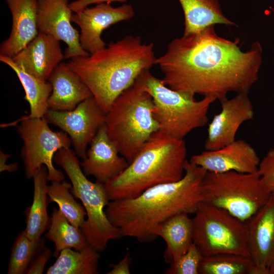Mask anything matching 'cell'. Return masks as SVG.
<instances>
[{"mask_svg": "<svg viewBox=\"0 0 274 274\" xmlns=\"http://www.w3.org/2000/svg\"><path fill=\"white\" fill-rule=\"evenodd\" d=\"M155 60L153 43H143L139 36H127L88 56L71 58L67 63L107 113L115 99Z\"/></svg>", "mask_w": 274, "mask_h": 274, "instance_id": "3", "label": "cell"}, {"mask_svg": "<svg viewBox=\"0 0 274 274\" xmlns=\"http://www.w3.org/2000/svg\"><path fill=\"white\" fill-rule=\"evenodd\" d=\"M12 17L9 37L1 44L0 55L12 58L35 38L38 29V0H5Z\"/></svg>", "mask_w": 274, "mask_h": 274, "instance_id": "19", "label": "cell"}, {"mask_svg": "<svg viewBox=\"0 0 274 274\" xmlns=\"http://www.w3.org/2000/svg\"><path fill=\"white\" fill-rule=\"evenodd\" d=\"M252 274H274V197L247 222Z\"/></svg>", "mask_w": 274, "mask_h": 274, "instance_id": "15", "label": "cell"}, {"mask_svg": "<svg viewBox=\"0 0 274 274\" xmlns=\"http://www.w3.org/2000/svg\"><path fill=\"white\" fill-rule=\"evenodd\" d=\"M238 41L220 37L211 25L174 39L155 64L171 89L220 101L230 92L248 93L258 79L261 44L254 42L244 52Z\"/></svg>", "mask_w": 274, "mask_h": 274, "instance_id": "1", "label": "cell"}, {"mask_svg": "<svg viewBox=\"0 0 274 274\" xmlns=\"http://www.w3.org/2000/svg\"><path fill=\"white\" fill-rule=\"evenodd\" d=\"M99 252L88 246L81 250H62L47 274H97Z\"/></svg>", "mask_w": 274, "mask_h": 274, "instance_id": "26", "label": "cell"}, {"mask_svg": "<svg viewBox=\"0 0 274 274\" xmlns=\"http://www.w3.org/2000/svg\"><path fill=\"white\" fill-rule=\"evenodd\" d=\"M134 15V9L130 5L113 7L109 3H103L74 13L72 22L80 27L81 45L90 54L106 47L101 37L103 30L111 25L128 20Z\"/></svg>", "mask_w": 274, "mask_h": 274, "instance_id": "13", "label": "cell"}, {"mask_svg": "<svg viewBox=\"0 0 274 274\" xmlns=\"http://www.w3.org/2000/svg\"><path fill=\"white\" fill-rule=\"evenodd\" d=\"M32 179L33 201L27 214L24 231L30 239L38 240L42 238L43 233L48 228L51 220L47 211L49 200L47 194L48 170L46 166H42Z\"/></svg>", "mask_w": 274, "mask_h": 274, "instance_id": "23", "label": "cell"}, {"mask_svg": "<svg viewBox=\"0 0 274 274\" xmlns=\"http://www.w3.org/2000/svg\"><path fill=\"white\" fill-rule=\"evenodd\" d=\"M207 171L187 160L179 180L150 187L138 196L112 200L105 210L121 236L149 242L160 224L180 213L194 214L202 201V186Z\"/></svg>", "mask_w": 274, "mask_h": 274, "instance_id": "2", "label": "cell"}, {"mask_svg": "<svg viewBox=\"0 0 274 274\" xmlns=\"http://www.w3.org/2000/svg\"><path fill=\"white\" fill-rule=\"evenodd\" d=\"M253 267L250 257L220 253L203 257L199 274H252Z\"/></svg>", "mask_w": 274, "mask_h": 274, "instance_id": "27", "label": "cell"}, {"mask_svg": "<svg viewBox=\"0 0 274 274\" xmlns=\"http://www.w3.org/2000/svg\"><path fill=\"white\" fill-rule=\"evenodd\" d=\"M273 15H274V5H273Z\"/></svg>", "mask_w": 274, "mask_h": 274, "instance_id": "36", "label": "cell"}, {"mask_svg": "<svg viewBox=\"0 0 274 274\" xmlns=\"http://www.w3.org/2000/svg\"><path fill=\"white\" fill-rule=\"evenodd\" d=\"M271 195L262 184L258 172H207L202 186V201L222 208L246 222Z\"/></svg>", "mask_w": 274, "mask_h": 274, "instance_id": "8", "label": "cell"}, {"mask_svg": "<svg viewBox=\"0 0 274 274\" xmlns=\"http://www.w3.org/2000/svg\"><path fill=\"white\" fill-rule=\"evenodd\" d=\"M51 250L44 246L32 260L25 273L27 274L43 273L46 264L51 257Z\"/></svg>", "mask_w": 274, "mask_h": 274, "instance_id": "32", "label": "cell"}, {"mask_svg": "<svg viewBox=\"0 0 274 274\" xmlns=\"http://www.w3.org/2000/svg\"><path fill=\"white\" fill-rule=\"evenodd\" d=\"M77 156L70 148H62L55 154L53 161L63 169L71 182V191L82 202L87 218L81 229L88 244L99 252L106 249L109 241L121 235L104 210L110 202L105 184L87 179Z\"/></svg>", "mask_w": 274, "mask_h": 274, "instance_id": "7", "label": "cell"}, {"mask_svg": "<svg viewBox=\"0 0 274 274\" xmlns=\"http://www.w3.org/2000/svg\"><path fill=\"white\" fill-rule=\"evenodd\" d=\"M72 185L63 181L52 182L48 185L47 194L49 202L56 203L59 209L68 221L77 228H81L87 216L84 207L78 202L71 193Z\"/></svg>", "mask_w": 274, "mask_h": 274, "instance_id": "28", "label": "cell"}, {"mask_svg": "<svg viewBox=\"0 0 274 274\" xmlns=\"http://www.w3.org/2000/svg\"><path fill=\"white\" fill-rule=\"evenodd\" d=\"M106 113L91 96L73 110L57 111L48 109L44 116L48 122L67 134L77 155L84 159L87 147L99 128L105 124Z\"/></svg>", "mask_w": 274, "mask_h": 274, "instance_id": "11", "label": "cell"}, {"mask_svg": "<svg viewBox=\"0 0 274 274\" xmlns=\"http://www.w3.org/2000/svg\"><path fill=\"white\" fill-rule=\"evenodd\" d=\"M48 81L52 89L48 101L50 110L71 111L92 96L86 84L67 63H60L53 71Z\"/></svg>", "mask_w": 274, "mask_h": 274, "instance_id": "20", "label": "cell"}, {"mask_svg": "<svg viewBox=\"0 0 274 274\" xmlns=\"http://www.w3.org/2000/svg\"><path fill=\"white\" fill-rule=\"evenodd\" d=\"M86 157L80 162L86 176H92L96 181L105 184L121 174L129 163L109 138L105 124L98 130L90 144Z\"/></svg>", "mask_w": 274, "mask_h": 274, "instance_id": "17", "label": "cell"}, {"mask_svg": "<svg viewBox=\"0 0 274 274\" xmlns=\"http://www.w3.org/2000/svg\"><path fill=\"white\" fill-rule=\"evenodd\" d=\"M187 152L184 139L153 133L127 167L105 184L109 200L134 198L154 186L180 180Z\"/></svg>", "mask_w": 274, "mask_h": 274, "instance_id": "4", "label": "cell"}, {"mask_svg": "<svg viewBox=\"0 0 274 274\" xmlns=\"http://www.w3.org/2000/svg\"><path fill=\"white\" fill-rule=\"evenodd\" d=\"M221 110L209 124L206 150L221 148L235 141L240 126L254 117L253 106L248 93L235 94L220 101Z\"/></svg>", "mask_w": 274, "mask_h": 274, "instance_id": "14", "label": "cell"}, {"mask_svg": "<svg viewBox=\"0 0 274 274\" xmlns=\"http://www.w3.org/2000/svg\"><path fill=\"white\" fill-rule=\"evenodd\" d=\"M50 218L45 236L54 244V256L65 249L81 250L90 246L82 229L72 224L59 209L53 208Z\"/></svg>", "mask_w": 274, "mask_h": 274, "instance_id": "25", "label": "cell"}, {"mask_svg": "<svg viewBox=\"0 0 274 274\" xmlns=\"http://www.w3.org/2000/svg\"><path fill=\"white\" fill-rule=\"evenodd\" d=\"M154 233L166 244L164 255L166 262L175 263L193 244L192 219L187 213L177 214L158 225Z\"/></svg>", "mask_w": 274, "mask_h": 274, "instance_id": "21", "label": "cell"}, {"mask_svg": "<svg viewBox=\"0 0 274 274\" xmlns=\"http://www.w3.org/2000/svg\"><path fill=\"white\" fill-rule=\"evenodd\" d=\"M148 92L154 104V117L159 131L184 139L193 130L209 121L208 112L216 100L212 97L196 100L192 93L173 90L150 72L143 71L135 80Z\"/></svg>", "mask_w": 274, "mask_h": 274, "instance_id": "6", "label": "cell"}, {"mask_svg": "<svg viewBox=\"0 0 274 274\" xmlns=\"http://www.w3.org/2000/svg\"><path fill=\"white\" fill-rule=\"evenodd\" d=\"M45 246L44 239H30L24 230L17 236L10 255L8 273H25L32 260Z\"/></svg>", "mask_w": 274, "mask_h": 274, "instance_id": "29", "label": "cell"}, {"mask_svg": "<svg viewBox=\"0 0 274 274\" xmlns=\"http://www.w3.org/2000/svg\"><path fill=\"white\" fill-rule=\"evenodd\" d=\"M131 259L129 252H127L123 258L116 264H111V270L108 274H129Z\"/></svg>", "mask_w": 274, "mask_h": 274, "instance_id": "33", "label": "cell"}, {"mask_svg": "<svg viewBox=\"0 0 274 274\" xmlns=\"http://www.w3.org/2000/svg\"><path fill=\"white\" fill-rule=\"evenodd\" d=\"M184 15V35L216 24L236 26L223 12L218 0H179Z\"/></svg>", "mask_w": 274, "mask_h": 274, "instance_id": "22", "label": "cell"}, {"mask_svg": "<svg viewBox=\"0 0 274 274\" xmlns=\"http://www.w3.org/2000/svg\"><path fill=\"white\" fill-rule=\"evenodd\" d=\"M192 219L193 243L203 257L231 253L250 257L247 223L202 201Z\"/></svg>", "mask_w": 274, "mask_h": 274, "instance_id": "9", "label": "cell"}, {"mask_svg": "<svg viewBox=\"0 0 274 274\" xmlns=\"http://www.w3.org/2000/svg\"><path fill=\"white\" fill-rule=\"evenodd\" d=\"M0 60L15 72L24 88V99L30 107L29 114L26 117H44L48 110V101L52 89L50 83L29 74L11 57L0 55Z\"/></svg>", "mask_w": 274, "mask_h": 274, "instance_id": "24", "label": "cell"}, {"mask_svg": "<svg viewBox=\"0 0 274 274\" xmlns=\"http://www.w3.org/2000/svg\"><path fill=\"white\" fill-rule=\"evenodd\" d=\"M17 131L23 141L21 156L27 179L32 178L43 165L48 170V181L62 182L64 176L53 163L55 154L59 150L70 148L69 136L64 132L52 130L44 117H23Z\"/></svg>", "mask_w": 274, "mask_h": 274, "instance_id": "10", "label": "cell"}, {"mask_svg": "<svg viewBox=\"0 0 274 274\" xmlns=\"http://www.w3.org/2000/svg\"><path fill=\"white\" fill-rule=\"evenodd\" d=\"M12 58L29 74L48 81L53 71L64 58V54L59 41L39 32Z\"/></svg>", "mask_w": 274, "mask_h": 274, "instance_id": "18", "label": "cell"}, {"mask_svg": "<svg viewBox=\"0 0 274 274\" xmlns=\"http://www.w3.org/2000/svg\"><path fill=\"white\" fill-rule=\"evenodd\" d=\"M39 32L49 35L67 45L64 58L86 56L90 54L82 47L80 35L72 24L73 11L69 0H38Z\"/></svg>", "mask_w": 274, "mask_h": 274, "instance_id": "12", "label": "cell"}, {"mask_svg": "<svg viewBox=\"0 0 274 274\" xmlns=\"http://www.w3.org/2000/svg\"><path fill=\"white\" fill-rule=\"evenodd\" d=\"M203 256L193 244L187 251L175 263L170 264L165 271L167 274H199V268Z\"/></svg>", "mask_w": 274, "mask_h": 274, "instance_id": "30", "label": "cell"}, {"mask_svg": "<svg viewBox=\"0 0 274 274\" xmlns=\"http://www.w3.org/2000/svg\"><path fill=\"white\" fill-rule=\"evenodd\" d=\"M127 0H76L70 3V6L74 13L82 11L89 5L103 3L110 4L112 2H126Z\"/></svg>", "mask_w": 274, "mask_h": 274, "instance_id": "34", "label": "cell"}, {"mask_svg": "<svg viewBox=\"0 0 274 274\" xmlns=\"http://www.w3.org/2000/svg\"><path fill=\"white\" fill-rule=\"evenodd\" d=\"M258 173L262 184L271 194L274 192V148L269 149L260 161Z\"/></svg>", "mask_w": 274, "mask_h": 274, "instance_id": "31", "label": "cell"}, {"mask_svg": "<svg viewBox=\"0 0 274 274\" xmlns=\"http://www.w3.org/2000/svg\"><path fill=\"white\" fill-rule=\"evenodd\" d=\"M189 161L208 172L254 173L258 171L260 160L249 143L243 140H235L218 149L194 155Z\"/></svg>", "mask_w": 274, "mask_h": 274, "instance_id": "16", "label": "cell"}, {"mask_svg": "<svg viewBox=\"0 0 274 274\" xmlns=\"http://www.w3.org/2000/svg\"><path fill=\"white\" fill-rule=\"evenodd\" d=\"M152 97L136 81L106 113L107 134L119 154L130 163L151 135L159 130Z\"/></svg>", "mask_w": 274, "mask_h": 274, "instance_id": "5", "label": "cell"}, {"mask_svg": "<svg viewBox=\"0 0 274 274\" xmlns=\"http://www.w3.org/2000/svg\"><path fill=\"white\" fill-rule=\"evenodd\" d=\"M272 195V196L274 197V192L273 193L271 194Z\"/></svg>", "mask_w": 274, "mask_h": 274, "instance_id": "35", "label": "cell"}]
</instances>
